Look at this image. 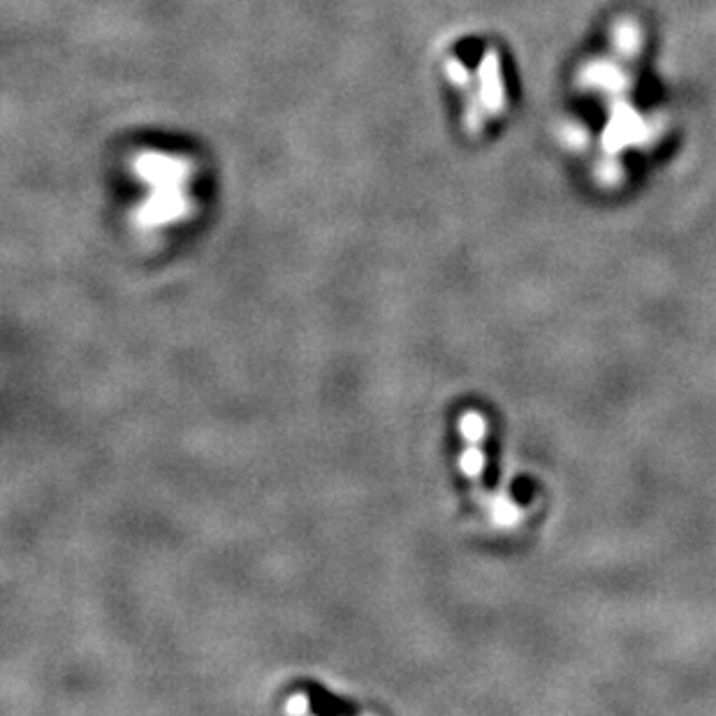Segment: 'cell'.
<instances>
[{
    "label": "cell",
    "instance_id": "6da1fadb",
    "mask_svg": "<svg viewBox=\"0 0 716 716\" xmlns=\"http://www.w3.org/2000/svg\"><path fill=\"white\" fill-rule=\"evenodd\" d=\"M137 169L144 181H152L156 186V195L139 209V220L144 226H163L186 214L188 205L179 190L181 181L186 179V167L179 160L144 156Z\"/></svg>",
    "mask_w": 716,
    "mask_h": 716
},
{
    "label": "cell",
    "instance_id": "7a4b0ae2",
    "mask_svg": "<svg viewBox=\"0 0 716 716\" xmlns=\"http://www.w3.org/2000/svg\"><path fill=\"white\" fill-rule=\"evenodd\" d=\"M459 429H461V436L466 440H471V443H478L485 438L487 434V423H485V417L478 415V413H468L461 417V423H459Z\"/></svg>",
    "mask_w": 716,
    "mask_h": 716
},
{
    "label": "cell",
    "instance_id": "3957f363",
    "mask_svg": "<svg viewBox=\"0 0 716 716\" xmlns=\"http://www.w3.org/2000/svg\"><path fill=\"white\" fill-rule=\"evenodd\" d=\"M491 512H494V520H497L499 525H506V527L520 520V508H517L508 497H499L497 501H494Z\"/></svg>",
    "mask_w": 716,
    "mask_h": 716
},
{
    "label": "cell",
    "instance_id": "277c9868",
    "mask_svg": "<svg viewBox=\"0 0 716 716\" xmlns=\"http://www.w3.org/2000/svg\"><path fill=\"white\" fill-rule=\"evenodd\" d=\"M459 466H461V471H464L466 476L476 478V476L482 471V468H485V455H482L480 450H476V448L466 450V453L461 455V459H459Z\"/></svg>",
    "mask_w": 716,
    "mask_h": 716
},
{
    "label": "cell",
    "instance_id": "5b68a950",
    "mask_svg": "<svg viewBox=\"0 0 716 716\" xmlns=\"http://www.w3.org/2000/svg\"><path fill=\"white\" fill-rule=\"evenodd\" d=\"M307 709H309V705H307V698L304 696H292L290 703L286 705V712H290V714H294V712L304 714Z\"/></svg>",
    "mask_w": 716,
    "mask_h": 716
}]
</instances>
